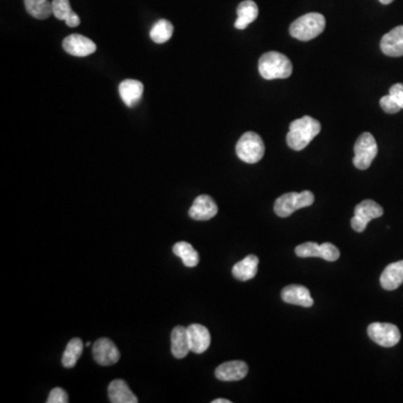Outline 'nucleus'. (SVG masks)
<instances>
[{"label": "nucleus", "instance_id": "c85d7f7f", "mask_svg": "<svg viewBox=\"0 0 403 403\" xmlns=\"http://www.w3.org/2000/svg\"><path fill=\"white\" fill-rule=\"evenodd\" d=\"M68 395L62 388H54L48 395V403H68Z\"/></svg>", "mask_w": 403, "mask_h": 403}, {"label": "nucleus", "instance_id": "f8f14e48", "mask_svg": "<svg viewBox=\"0 0 403 403\" xmlns=\"http://www.w3.org/2000/svg\"><path fill=\"white\" fill-rule=\"evenodd\" d=\"M218 205L209 195H200L195 198L189 214L195 221H207L218 214Z\"/></svg>", "mask_w": 403, "mask_h": 403}, {"label": "nucleus", "instance_id": "ddd939ff", "mask_svg": "<svg viewBox=\"0 0 403 403\" xmlns=\"http://www.w3.org/2000/svg\"><path fill=\"white\" fill-rule=\"evenodd\" d=\"M247 371L249 368L243 361H229L218 366L215 370V377L224 382L240 381L247 377Z\"/></svg>", "mask_w": 403, "mask_h": 403}, {"label": "nucleus", "instance_id": "bb28decb", "mask_svg": "<svg viewBox=\"0 0 403 403\" xmlns=\"http://www.w3.org/2000/svg\"><path fill=\"white\" fill-rule=\"evenodd\" d=\"M52 9L53 15L59 21H66L74 14L70 0H52Z\"/></svg>", "mask_w": 403, "mask_h": 403}, {"label": "nucleus", "instance_id": "5701e85b", "mask_svg": "<svg viewBox=\"0 0 403 403\" xmlns=\"http://www.w3.org/2000/svg\"><path fill=\"white\" fill-rule=\"evenodd\" d=\"M173 252L175 256L182 259V263L189 268L196 267L200 262V256L198 251L195 250L193 245H189V242H177L176 245L173 247Z\"/></svg>", "mask_w": 403, "mask_h": 403}, {"label": "nucleus", "instance_id": "f3484780", "mask_svg": "<svg viewBox=\"0 0 403 403\" xmlns=\"http://www.w3.org/2000/svg\"><path fill=\"white\" fill-rule=\"evenodd\" d=\"M119 93L126 106H137L144 93V84L137 79H124L119 86Z\"/></svg>", "mask_w": 403, "mask_h": 403}, {"label": "nucleus", "instance_id": "473e14b6", "mask_svg": "<svg viewBox=\"0 0 403 403\" xmlns=\"http://www.w3.org/2000/svg\"><path fill=\"white\" fill-rule=\"evenodd\" d=\"M379 1L383 5H388V3H393V0H379Z\"/></svg>", "mask_w": 403, "mask_h": 403}, {"label": "nucleus", "instance_id": "c756f323", "mask_svg": "<svg viewBox=\"0 0 403 403\" xmlns=\"http://www.w3.org/2000/svg\"><path fill=\"white\" fill-rule=\"evenodd\" d=\"M388 95H391L397 104L403 109V84L402 83H397L395 86H392L388 91Z\"/></svg>", "mask_w": 403, "mask_h": 403}, {"label": "nucleus", "instance_id": "9d476101", "mask_svg": "<svg viewBox=\"0 0 403 403\" xmlns=\"http://www.w3.org/2000/svg\"><path fill=\"white\" fill-rule=\"evenodd\" d=\"M92 354L95 362L103 366L115 364L120 359V352L118 348L111 339H106V337H102L95 341L92 348Z\"/></svg>", "mask_w": 403, "mask_h": 403}, {"label": "nucleus", "instance_id": "39448f33", "mask_svg": "<svg viewBox=\"0 0 403 403\" xmlns=\"http://www.w3.org/2000/svg\"><path fill=\"white\" fill-rule=\"evenodd\" d=\"M236 149V155L242 162L256 164L260 162L265 155V142L258 133L247 131L238 139Z\"/></svg>", "mask_w": 403, "mask_h": 403}, {"label": "nucleus", "instance_id": "20e7f679", "mask_svg": "<svg viewBox=\"0 0 403 403\" xmlns=\"http://www.w3.org/2000/svg\"><path fill=\"white\" fill-rule=\"evenodd\" d=\"M314 200H315V196L310 191L287 193V194L281 195L274 202V213L280 218H288L297 209L312 205Z\"/></svg>", "mask_w": 403, "mask_h": 403}, {"label": "nucleus", "instance_id": "7ed1b4c3", "mask_svg": "<svg viewBox=\"0 0 403 403\" xmlns=\"http://www.w3.org/2000/svg\"><path fill=\"white\" fill-rule=\"evenodd\" d=\"M258 68L263 79H287L292 75V63L279 52H268L260 57Z\"/></svg>", "mask_w": 403, "mask_h": 403}, {"label": "nucleus", "instance_id": "b1692460", "mask_svg": "<svg viewBox=\"0 0 403 403\" xmlns=\"http://www.w3.org/2000/svg\"><path fill=\"white\" fill-rule=\"evenodd\" d=\"M27 12L36 19H48L53 15L52 1L50 0H24Z\"/></svg>", "mask_w": 403, "mask_h": 403}, {"label": "nucleus", "instance_id": "6ab92c4d", "mask_svg": "<svg viewBox=\"0 0 403 403\" xmlns=\"http://www.w3.org/2000/svg\"><path fill=\"white\" fill-rule=\"evenodd\" d=\"M171 353L176 359H184L191 352L187 327L176 326L171 332Z\"/></svg>", "mask_w": 403, "mask_h": 403}, {"label": "nucleus", "instance_id": "a878e982", "mask_svg": "<svg viewBox=\"0 0 403 403\" xmlns=\"http://www.w3.org/2000/svg\"><path fill=\"white\" fill-rule=\"evenodd\" d=\"M173 32H174V26L171 21L159 19L151 27V39L157 44H164L171 39Z\"/></svg>", "mask_w": 403, "mask_h": 403}, {"label": "nucleus", "instance_id": "6e6552de", "mask_svg": "<svg viewBox=\"0 0 403 403\" xmlns=\"http://www.w3.org/2000/svg\"><path fill=\"white\" fill-rule=\"evenodd\" d=\"M370 339L383 348H392L400 341V330L395 325L388 323H373L368 327Z\"/></svg>", "mask_w": 403, "mask_h": 403}, {"label": "nucleus", "instance_id": "1a4fd4ad", "mask_svg": "<svg viewBox=\"0 0 403 403\" xmlns=\"http://www.w3.org/2000/svg\"><path fill=\"white\" fill-rule=\"evenodd\" d=\"M296 254L301 258H321V259L326 260V261H336L339 259V250L337 247L332 245V243H323V245H317L315 242H306L303 245H298L294 250Z\"/></svg>", "mask_w": 403, "mask_h": 403}, {"label": "nucleus", "instance_id": "412c9836", "mask_svg": "<svg viewBox=\"0 0 403 403\" xmlns=\"http://www.w3.org/2000/svg\"><path fill=\"white\" fill-rule=\"evenodd\" d=\"M236 14H238V19L234 23V27L236 30H245L258 18L259 8L253 0H245L238 5Z\"/></svg>", "mask_w": 403, "mask_h": 403}, {"label": "nucleus", "instance_id": "72a5a7b5", "mask_svg": "<svg viewBox=\"0 0 403 403\" xmlns=\"http://www.w3.org/2000/svg\"><path fill=\"white\" fill-rule=\"evenodd\" d=\"M86 346H91V341H88V343H86Z\"/></svg>", "mask_w": 403, "mask_h": 403}, {"label": "nucleus", "instance_id": "cd10ccee", "mask_svg": "<svg viewBox=\"0 0 403 403\" xmlns=\"http://www.w3.org/2000/svg\"><path fill=\"white\" fill-rule=\"evenodd\" d=\"M379 106L384 110L386 113H390V115H393V113H397L400 111L401 106L397 104V101L393 99L390 95H384V97H381L379 100Z\"/></svg>", "mask_w": 403, "mask_h": 403}, {"label": "nucleus", "instance_id": "dca6fc26", "mask_svg": "<svg viewBox=\"0 0 403 403\" xmlns=\"http://www.w3.org/2000/svg\"><path fill=\"white\" fill-rule=\"evenodd\" d=\"M191 352L195 354H202L211 345V334L203 325L191 324L187 327Z\"/></svg>", "mask_w": 403, "mask_h": 403}, {"label": "nucleus", "instance_id": "393cba45", "mask_svg": "<svg viewBox=\"0 0 403 403\" xmlns=\"http://www.w3.org/2000/svg\"><path fill=\"white\" fill-rule=\"evenodd\" d=\"M83 348H84L83 341L77 339V337L72 339L71 341H68L62 356L63 366L68 368L75 366L77 361H79V356L82 354Z\"/></svg>", "mask_w": 403, "mask_h": 403}, {"label": "nucleus", "instance_id": "f257e3e1", "mask_svg": "<svg viewBox=\"0 0 403 403\" xmlns=\"http://www.w3.org/2000/svg\"><path fill=\"white\" fill-rule=\"evenodd\" d=\"M321 130L319 121L309 115H305L290 124L287 135V144L292 151H303L312 142V139L321 133Z\"/></svg>", "mask_w": 403, "mask_h": 403}, {"label": "nucleus", "instance_id": "aec40b11", "mask_svg": "<svg viewBox=\"0 0 403 403\" xmlns=\"http://www.w3.org/2000/svg\"><path fill=\"white\" fill-rule=\"evenodd\" d=\"M110 402L112 403H137L138 399L133 395L129 386L124 379H113L108 388Z\"/></svg>", "mask_w": 403, "mask_h": 403}, {"label": "nucleus", "instance_id": "9b49d317", "mask_svg": "<svg viewBox=\"0 0 403 403\" xmlns=\"http://www.w3.org/2000/svg\"><path fill=\"white\" fill-rule=\"evenodd\" d=\"M65 52L77 57L91 55L97 50L95 41L79 34H72L63 41Z\"/></svg>", "mask_w": 403, "mask_h": 403}, {"label": "nucleus", "instance_id": "423d86ee", "mask_svg": "<svg viewBox=\"0 0 403 403\" xmlns=\"http://www.w3.org/2000/svg\"><path fill=\"white\" fill-rule=\"evenodd\" d=\"M354 166L361 171L368 169L377 155V144L373 135L370 133L359 135L354 144Z\"/></svg>", "mask_w": 403, "mask_h": 403}, {"label": "nucleus", "instance_id": "2f4dec72", "mask_svg": "<svg viewBox=\"0 0 403 403\" xmlns=\"http://www.w3.org/2000/svg\"><path fill=\"white\" fill-rule=\"evenodd\" d=\"M213 403H231V401L227 400V399H216V400H213Z\"/></svg>", "mask_w": 403, "mask_h": 403}, {"label": "nucleus", "instance_id": "a211bd4d", "mask_svg": "<svg viewBox=\"0 0 403 403\" xmlns=\"http://www.w3.org/2000/svg\"><path fill=\"white\" fill-rule=\"evenodd\" d=\"M379 283L383 289L391 292L399 288L403 283V260L393 262L383 270Z\"/></svg>", "mask_w": 403, "mask_h": 403}, {"label": "nucleus", "instance_id": "4468645a", "mask_svg": "<svg viewBox=\"0 0 403 403\" xmlns=\"http://www.w3.org/2000/svg\"><path fill=\"white\" fill-rule=\"evenodd\" d=\"M381 50L391 57L403 56V25L395 27L383 36Z\"/></svg>", "mask_w": 403, "mask_h": 403}, {"label": "nucleus", "instance_id": "f03ea898", "mask_svg": "<svg viewBox=\"0 0 403 403\" xmlns=\"http://www.w3.org/2000/svg\"><path fill=\"white\" fill-rule=\"evenodd\" d=\"M326 19L319 12H309L297 18L289 27V32L299 41H312L324 32Z\"/></svg>", "mask_w": 403, "mask_h": 403}, {"label": "nucleus", "instance_id": "2eb2a0df", "mask_svg": "<svg viewBox=\"0 0 403 403\" xmlns=\"http://www.w3.org/2000/svg\"><path fill=\"white\" fill-rule=\"evenodd\" d=\"M281 298L287 303L297 305L301 307H312L314 305L310 292L305 285H287L281 292Z\"/></svg>", "mask_w": 403, "mask_h": 403}, {"label": "nucleus", "instance_id": "0eeeda50", "mask_svg": "<svg viewBox=\"0 0 403 403\" xmlns=\"http://www.w3.org/2000/svg\"><path fill=\"white\" fill-rule=\"evenodd\" d=\"M383 211L382 206L372 200H364L357 204L354 209V218L350 224L355 232H364L368 224L374 218H381Z\"/></svg>", "mask_w": 403, "mask_h": 403}, {"label": "nucleus", "instance_id": "4be33fe9", "mask_svg": "<svg viewBox=\"0 0 403 403\" xmlns=\"http://www.w3.org/2000/svg\"><path fill=\"white\" fill-rule=\"evenodd\" d=\"M258 265H259L258 256L250 254L234 265L232 268V274L240 281L253 279L258 272Z\"/></svg>", "mask_w": 403, "mask_h": 403}, {"label": "nucleus", "instance_id": "7c9ffc66", "mask_svg": "<svg viewBox=\"0 0 403 403\" xmlns=\"http://www.w3.org/2000/svg\"><path fill=\"white\" fill-rule=\"evenodd\" d=\"M65 23H66L68 27H77L79 26L81 21H79V17L77 12H74L73 15L68 18V21H65Z\"/></svg>", "mask_w": 403, "mask_h": 403}]
</instances>
